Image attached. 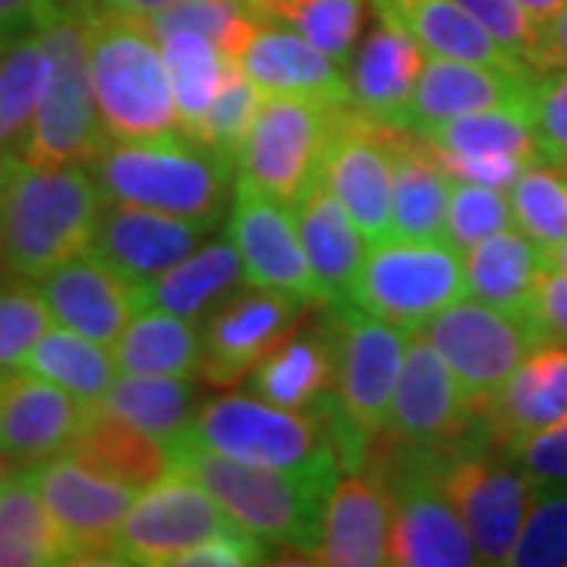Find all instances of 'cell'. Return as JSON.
Masks as SVG:
<instances>
[{"mask_svg":"<svg viewBox=\"0 0 567 567\" xmlns=\"http://www.w3.org/2000/svg\"><path fill=\"white\" fill-rule=\"evenodd\" d=\"M507 565L567 567V486L533 483L527 517Z\"/></svg>","mask_w":567,"mask_h":567,"instance_id":"obj_41","label":"cell"},{"mask_svg":"<svg viewBox=\"0 0 567 567\" xmlns=\"http://www.w3.org/2000/svg\"><path fill=\"white\" fill-rule=\"evenodd\" d=\"M524 316L536 324L543 341L567 344V271L546 265V271L533 287Z\"/></svg>","mask_w":567,"mask_h":567,"instance_id":"obj_51","label":"cell"},{"mask_svg":"<svg viewBox=\"0 0 567 567\" xmlns=\"http://www.w3.org/2000/svg\"><path fill=\"white\" fill-rule=\"evenodd\" d=\"M476 20L498 39V44L511 51L529 70H543L546 51V22H539L520 0H457Z\"/></svg>","mask_w":567,"mask_h":567,"instance_id":"obj_46","label":"cell"},{"mask_svg":"<svg viewBox=\"0 0 567 567\" xmlns=\"http://www.w3.org/2000/svg\"><path fill=\"white\" fill-rule=\"evenodd\" d=\"M394 502L382 480L360 476L357 470L341 476L324 505L322 536L309 555V565L375 567L388 565Z\"/></svg>","mask_w":567,"mask_h":567,"instance_id":"obj_24","label":"cell"},{"mask_svg":"<svg viewBox=\"0 0 567 567\" xmlns=\"http://www.w3.org/2000/svg\"><path fill=\"white\" fill-rule=\"evenodd\" d=\"M155 35L162 41L181 130L199 140L205 117L221 92L227 54L215 41L193 29H171V32H155Z\"/></svg>","mask_w":567,"mask_h":567,"instance_id":"obj_35","label":"cell"},{"mask_svg":"<svg viewBox=\"0 0 567 567\" xmlns=\"http://www.w3.org/2000/svg\"><path fill=\"white\" fill-rule=\"evenodd\" d=\"M262 99L265 95L249 82L237 58H227L221 92H218V99H215L208 117H205L199 140L208 142L212 148H218L221 155H227L230 162L237 164V152H240L246 133H249V126L259 114Z\"/></svg>","mask_w":567,"mask_h":567,"instance_id":"obj_45","label":"cell"},{"mask_svg":"<svg viewBox=\"0 0 567 567\" xmlns=\"http://www.w3.org/2000/svg\"><path fill=\"white\" fill-rule=\"evenodd\" d=\"M44 41V89L22 145V158L39 164H85L107 142L89 58L85 0H58L39 22Z\"/></svg>","mask_w":567,"mask_h":567,"instance_id":"obj_6","label":"cell"},{"mask_svg":"<svg viewBox=\"0 0 567 567\" xmlns=\"http://www.w3.org/2000/svg\"><path fill=\"white\" fill-rule=\"evenodd\" d=\"M268 546L262 539H256L246 529H227L212 539H205L196 548H189L177 565L181 567H246L265 565Z\"/></svg>","mask_w":567,"mask_h":567,"instance_id":"obj_50","label":"cell"},{"mask_svg":"<svg viewBox=\"0 0 567 567\" xmlns=\"http://www.w3.org/2000/svg\"><path fill=\"white\" fill-rule=\"evenodd\" d=\"M498 451H505L511 461H517L533 483L567 486V420Z\"/></svg>","mask_w":567,"mask_h":567,"instance_id":"obj_48","label":"cell"},{"mask_svg":"<svg viewBox=\"0 0 567 567\" xmlns=\"http://www.w3.org/2000/svg\"><path fill=\"white\" fill-rule=\"evenodd\" d=\"M148 22L155 32H171V29L203 32L227 58H237L246 35L259 22V13L252 10V0H174Z\"/></svg>","mask_w":567,"mask_h":567,"instance_id":"obj_42","label":"cell"},{"mask_svg":"<svg viewBox=\"0 0 567 567\" xmlns=\"http://www.w3.org/2000/svg\"><path fill=\"white\" fill-rule=\"evenodd\" d=\"M95 104L107 140H155L177 133L181 117L162 41L152 22L85 0Z\"/></svg>","mask_w":567,"mask_h":567,"instance_id":"obj_4","label":"cell"},{"mask_svg":"<svg viewBox=\"0 0 567 567\" xmlns=\"http://www.w3.org/2000/svg\"><path fill=\"white\" fill-rule=\"evenodd\" d=\"M420 334L439 350L476 410H483L488 398L505 385L529 350L546 344L527 316L495 309L483 300L451 303L432 316Z\"/></svg>","mask_w":567,"mask_h":567,"instance_id":"obj_11","label":"cell"},{"mask_svg":"<svg viewBox=\"0 0 567 567\" xmlns=\"http://www.w3.org/2000/svg\"><path fill=\"white\" fill-rule=\"evenodd\" d=\"M51 322L54 316L41 297L39 284L0 278V372L20 369Z\"/></svg>","mask_w":567,"mask_h":567,"instance_id":"obj_44","label":"cell"},{"mask_svg":"<svg viewBox=\"0 0 567 567\" xmlns=\"http://www.w3.org/2000/svg\"><path fill=\"white\" fill-rule=\"evenodd\" d=\"M464 265L470 297L524 316L533 287L546 271V256L543 246L529 240L524 230L507 227L464 252Z\"/></svg>","mask_w":567,"mask_h":567,"instance_id":"obj_32","label":"cell"},{"mask_svg":"<svg viewBox=\"0 0 567 567\" xmlns=\"http://www.w3.org/2000/svg\"><path fill=\"white\" fill-rule=\"evenodd\" d=\"M303 300L249 284L212 309L203 331V375L208 385L244 382L275 347L287 341L303 312Z\"/></svg>","mask_w":567,"mask_h":567,"instance_id":"obj_16","label":"cell"},{"mask_svg":"<svg viewBox=\"0 0 567 567\" xmlns=\"http://www.w3.org/2000/svg\"><path fill=\"white\" fill-rule=\"evenodd\" d=\"M104 196L85 164L0 162V278L39 281L92 249Z\"/></svg>","mask_w":567,"mask_h":567,"instance_id":"obj_1","label":"cell"},{"mask_svg":"<svg viewBox=\"0 0 567 567\" xmlns=\"http://www.w3.org/2000/svg\"><path fill=\"white\" fill-rule=\"evenodd\" d=\"M567 70V7L546 20V51H543V70Z\"/></svg>","mask_w":567,"mask_h":567,"instance_id":"obj_53","label":"cell"},{"mask_svg":"<svg viewBox=\"0 0 567 567\" xmlns=\"http://www.w3.org/2000/svg\"><path fill=\"white\" fill-rule=\"evenodd\" d=\"M99 406L164 445H174L199 410L193 379L167 375H117Z\"/></svg>","mask_w":567,"mask_h":567,"instance_id":"obj_33","label":"cell"},{"mask_svg":"<svg viewBox=\"0 0 567 567\" xmlns=\"http://www.w3.org/2000/svg\"><path fill=\"white\" fill-rule=\"evenodd\" d=\"M246 391L268 404L316 413L334 391V341L331 328L290 334L246 375Z\"/></svg>","mask_w":567,"mask_h":567,"instance_id":"obj_27","label":"cell"},{"mask_svg":"<svg viewBox=\"0 0 567 567\" xmlns=\"http://www.w3.org/2000/svg\"><path fill=\"white\" fill-rule=\"evenodd\" d=\"M495 447H507L567 420V344L546 341L517 365L483 406Z\"/></svg>","mask_w":567,"mask_h":567,"instance_id":"obj_25","label":"cell"},{"mask_svg":"<svg viewBox=\"0 0 567 567\" xmlns=\"http://www.w3.org/2000/svg\"><path fill=\"white\" fill-rule=\"evenodd\" d=\"M435 476L461 511L483 565H507L527 517L533 480L492 435L442 447Z\"/></svg>","mask_w":567,"mask_h":567,"instance_id":"obj_9","label":"cell"},{"mask_svg":"<svg viewBox=\"0 0 567 567\" xmlns=\"http://www.w3.org/2000/svg\"><path fill=\"white\" fill-rule=\"evenodd\" d=\"M404 130L372 121L357 104H338L328 133L322 181L344 203L369 244L391 237L394 145Z\"/></svg>","mask_w":567,"mask_h":567,"instance_id":"obj_14","label":"cell"},{"mask_svg":"<svg viewBox=\"0 0 567 567\" xmlns=\"http://www.w3.org/2000/svg\"><path fill=\"white\" fill-rule=\"evenodd\" d=\"M385 435L404 445L425 447L461 445L480 435H492L483 410L473 406L439 350L420 331H413L406 344Z\"/></svg>","mask_w":567,"mask_h":567,"instance_id":"obj_15","label":"cell"},{"mask_svg":"<svg viewBox=\"0 0 567 567\" xmlns=\"http://www.w3.org/2000/svg\"><path fill=\"white\" fill-rule=\"evenodd\" d=\"M439 162L445 164L451 181L483 183L492 189H511L514 183L527 174L536 162L517 158V155H457V152H435Z\"/></svg>","mask_w":567,"mask_h":567,"instance_id":"obj_49","label":"cell"},{"mask_svg":"<svg viewBox=\"0 0 567 567\" xmlns=\"http://www.w3.org/2000/svg\"><path fill=\"white\" fill-rule=\"evenodd\" d=\"M3 41H7V39H3ZM3 41H0V44H3Z\"/></svg>","mask_w":567,"mask_h":567,"instance_id":"obj_57","label":"cell"},{"mask_svg":"<svg viewBox=\"0 0 567 567\" xmlns=\"http://www.w3.org/2000/svg\"><path fill=\"white\" fill-rule=\"evenodd\" d=\"M435 152H457V155H517L527 162L543 164L529 107H488L473 111L451 121L435 123L416 133Z\"/></svg>","mask_w":567,"mask_h":567,"instance_id":"obj_38","label":"cell"},{"mask_svg":"<svg viewBox=\"0 0 567 567\" xmlns=\"http://www.w3.org/2000/svg\"><path fill=\"white\" fill-rule=\"evenodd\" d=\"M104 203L140 205L193 221H221L237 164L189 133L155 140H107L85 162Z\"/></svg>","mask_w":567,"mask_h":567,"instance_id":"obj_2","label":"cell"},{"mask_svg":"<svg viewBox=\"0 0 567 567\" xmlns=\"http://www.w3.org/2000/svg\"><path fill=\"white\" fill-rule=\"evenodd\" d=\"M520 3H524V7H527L529 13H533L539 22L551 20L555 13H561V10L567 7V0H520Z\"/></svg>","mask_w":567,"mask_h":567,"instance_id":"obj_55","label":"cell"},{"mask_svg":"<svg viewBox=\"0 0 567 567\" xmlns=\"http://www.w3.org/2000/svg\"><path fill=\"white\" fill-rule=\"evenodd\" d=\"M514 227V208L505 189H492L483 183L454 181L447 199L445 240L461 252H470L488 237Z\"/></svg>","mask_w":567,"mask_h":567,"instance_id":"obj_43","label":"cell"},{"mask_svg":"<svg viewBox=\"0 0 567 567\" xmlns=\"http://www.w3.org/2000/svg\"><path fill=\"white\" fill-rule=\"evenodd\" d=\"M334 107L300 95H265L237 152L234 183L293 208L312 183L322 181Z\"/></svg>","mask_w":567,"mask_h":567,"instance_id":"obj_10","label":"cell"},{"mask_svg":"<svg viewBox=\"0 0 567 567\" xmlns=\"http://www.w3.org/2000/svg\"><path fill=\"white\" fill-rule=\"evenodd\" d=\"M543 256H546L548 268H558V271H567V240H565V244L546 246V249H543Z\"/></svg>","mask_w":567,"mask_h":567,"instance_id":"obj_56","label":"cell"},{"mask_svg":"<svg viewBox=\"0 0 567 567\" xmlns=\"http://www.w3.org/2000/svg\"><path fill=\"white\" fill-rule=\"evenodd\" d=\"M167 454L171 470H181L208 488L237 527L262 539L265 546L297 548L309 561L322 536L324 505L341 476L246 464L189 442L167 445Z\"/></svg>","mask_w":567,"mask_h":567,"instance_id":"obj_3","label":"cell"},{"mask_svg":"<svg viewBox=\"0 0 567 567\" xmlns=\"http://www.w3.org/2000/svg\"><path fill=\"white\" fill-rule=\"evenodd\" d=\"M527 107L543 164L567 174V70H539Z\"/></svg>","mask_w":567,"mask_h":567,"instance_id":"obj_47","label":"cell"},{"mask_svg":"<svg viewBox=\"0 0 567 567\" xmlns=\"http://www.w3.org/2000/svg\"><path fill=\"white\" fill-rule=\"evenodd\" d=\"M215 224L193 221L140 205L104 203L92 252L111 262L130 281L145 284L193 256Z\"/></svg>","mask_w":567,"mask_h":567,"instance_id":"obj_20","label":"cell"},{"mask_svg":"<svg viewBox=\"0 0 567 567\" xmlns=\"http://www.w3.org/2000/svg\"><path fill=\"white\" fill-rule=\"evenodd\" d=\"M331 309L334 391L316 413L331 429L344 470L353 473L365 464L372 439L385 435L410 331L382 322L353 303H334Z\"/></svg>","mask_w":567,"mask_h":567,"instance_id":"obj_5","label":"cell"},{"mask_svg":"<svg viewBox=\"0 0 567 567\" xmlns=\"http://www.w3.org/2000/svg\"><path fill=\"white\" fill-rule=\"evenodd\" d=\"M464 252L447 240H401L385 237L369 244L347 303L382 322L420 331L432 316L464 300Z\"/></svg>","mask_w":567,"mask_h":567,"instance_id":"obj_8","label":"cell"},{"mask_svg":"<svg viewBox=\"0 0 567 567\" xmlns=\"http://www.w3.org/2000/svg\"><path fill=\"white\" fill-rule=\"evenodd\" d=\"M237 529L215 495L181 470H167L158 483L142 488L136 505L117 529V565H177L189 548Z\"/></svg>","mask_w":567,"mask_h":567,"instance_id":"obj_13","label":"cell"},{"mask_svg":"<svg viewBox=\"0 0 567 567\" xmlns=\"http://www.w3.org/2000/svg\"><path fill=\"white\" fill-rule=\"evenodd\" d=\"M39 290L54 324L107 347L117 344L123 328L142 309V284L130 281L92 249L41 275Z\"/></svg>","mask_w":567,"mask_h":567,"instance_id":"obj_18","label":"cell"},{"mask_svg":"<svg viewBox=\"0 0 567 567\" xmlns=\"http://www.w3.org/2000/svg\"><path fill=\"white\" fill-rule=\"evenodd\" d=\"M29 473L70 543L73 565H117V529L136 505L140 488L70 451L44 457Z\"/></svg>","mask_w":567,"mask_h":567,"instance_id":"obj_12","label":"cell"},{"mask_svg":"<svg viewBox=\"0 0 567 567\" xmlns=\"http://www.w3.org/2000/svg\"><path fill=\"white\" fill-rule=\"evenodd\" d=\"M244 281V259L234 240H215L199 246L193 256H186L158 278L142 284V309L152 306L199 324L212 316L215 306L237 293Z\"/></svg>","mask_w":567,"mask_h":567,"instance_id":"obj_28","label":"cell"},{"mask_svg":"<svg viewBox=\"0 0 567 567\" xmlns=\"http://www.w3.org/2000/svg\"><path fill=\"white\" fill-rule=\"evenodd\" d=\"M514 224L527 234L529 240L543 246L565 244L567 240V174L536 164L520 181L507 189Z\"/></svg>","mask_w":567,"mask_h":567,"instance_id":"obj_40","label":"cell"},{"mask_svg":"<svg viewBox=\"0 0 567 567\" xmlns=\"http://www.w3.org/2000/svg\"><path fill=\"white\" fill-rule=\"evenodd\" d=\"M177 442L208 447L246 464L309 473V476H341V454L334 435L319 413H300L268 404L262 398L227 394L196 410V420Z\"/></svg>","mask_w":567,"mask_h":567,"instance_id":"obj_7","label":"cell"},{"mask_svg":"<svg viewBox=\"0 0 567 567\" xmlns=\"http://www.w3.org/2000/svg\"><path fill=\"white\" fill-rule=\"evenodd\" d=\"M41 29H22L0 44V162L22 155L44 89Z\"/></svg>","mask_w":567,"mask_h":567,"instance_id":"obj_37","label":"cell"},{"mask_svg":"<svg viewBox=\"0 0 567 567\" xmlns=\"http://www.w3.org/2000/svg\"><path fill=\"white\" fill-rule=\"evenodd\" d=\"M95 404L41 379L29 369L0 372V454L10 461H44L80 439Z\"/></svg>","mask_w":567,"mask_h":567,"instance_id":"obj_19","label":"cell"},{"mask_svg":"<svg viewBox=\"0 0 567 567\" xmlns=\"http://www.w3.org/2000/svg\"><path fill=\"white\" fill-rule=\"evenodd\" d=\"M451 174L425 140L398 136L394 186H391V237L445 240Z\"/></svg>","mask_w":567,"mask_h":567,"instance_id":"obj_29","label":"cell"},{"mask_svg":"<svg viewBox=\"0 0 567 567\" xmlns=\"http://www.w3.org/2000/svg\"><path fill=\"white\" fill-rule=\"evenodd\" d=\"M227 234L244 259L246 284L278 290L303 303H319L290 205L262 196L249 186H237Z\"/></svg>","mask_w":567,"mask_h":567,"instance_id":"obj_17","label":"cell"},{"mask_svg":"<svg viewBox=\"0 0 567 567\" xmlns=\"http://www.w3.org/2000/svg\"><path fill=\"white\" fill-rule=\"evenodd\" d=\"M114 10H123V13H133V17H142V20H152L155 13H162L164 7H171L174 0H102Z\"/></svg>","mask_w":567,"mask_h":567,"instance_id":"obj_54","label":"cell"},{"mask_svg":"<svg viewBox=\"0 0 567 567\" xmlns=\"http://www.w3.org/2000/svg\"><path fill=\"white\" fill-rule=\"evenodd\" d=\"M58 0H0V41L39 25Z\"/></svg>","mask_w":567,"mask_h":567,"instance_id":"obj_52","label":"cell"},{"mask_svg":"<svg viewBox=\"0 0 567 567\" xmlns=\"http://www.w3.org/2000/svg\"><path fill=\"white\" fill-rule=\"evenodd\" d=\"M533 76L536 73L425 54L423 73L410 102L406 133L416 136L435 123L488 107H527Z\"/></svg>","mask_w":567,"mask_h":567,"instance_id":"obj_22","label":"cell"},{"mask_svg":"<svg viewBox=\"0 0 567 567\" xmlns=\"http://www.w3.org/2000/svg\"><path fill=\"white\" fill-rule=\"evenodd\" d=\"M20 369H29L41 379L61 385L85 404H102V398L121 375L111 347L76 334L63 324L48 328L41 334L39 344L29 350Z\"/></svg>","mask_w":567,"mask_h":567,"instance_id":"obj_36","label":"cell"},{"mask_svg":"<svg viewBox=\"0 0 567 567\" xmlns=\"http://www.w3.org/2000/svg\"><path fill=\"white\" fill-rule=\"evenodd\" d=\"M262 95H300L324 104H353L347 70L300 32L259 20L237 54Z\"/></svg>","mask_w":567,"mask_h":567,"instance_id":"obj_21","label":"cell"},{"mask_svg":"<svg viewBox=\"0 0 567 567\" xmlns=\"http://www.w3.org/2000/svg\"><path fill=\"white\" fill-rule=\"evenodd\" d=\"M293 218H297L300 244L306 249V262L316 281L319 303H347L357 271L369 252L363 230L357 227L344 203L331 193V186L324 181H316L300 196V203L293 205Z\"/></svg>","mask_w":567,"mask_h":567,"instance_id":"obj_26","label":"cell"},{"mask_svg":"<svg viewBox=\"0 0 567 567\" xmlns=\"http://www.w3.org/2000/svg\"><path fill=\"white\" fill-rule=\"evenodd\" d=\"M423 54L420 41L401 22L375 13L369 35L347 66L353 104L372 121L406 133L410 102L423 73Z\"/></svg>","mask_w":567,"mask_h":567,"instance_id":"obj_23","label":"cell"},{"mask_svg":"<svg viewBox=\"0 0 567 567\" xmlns=\"http://www.w3.org/2000/svg\"><path fill=\"white\" fill-rule=\"evenodd\" d=\"M73 565L70 543L51 517L29 470L0 476V567Z\"/></svg>","mask_w":567,"mask_h":567,"instance_id":"obj_30","label":"cell"},{"mask_svg":"<svg viewBox=\"0 0 567 567\" xmlns=\"http://www.w3.org/2000/svg\"><path fill=\"white\" fill-rule=\"evenodd\" d=\"M66 451L82 457V461H89V464H95L104 473L117 476L123 483L136 486L140 492L152 486V483H158L164 473L171 470V454H167L164 442L133 429L117 416H111L99 404H95L89 423L80 432V439Z\"/></svg>","mask_w":567,"mask_h":567,"instance_id":"obj_34","label":"cell"},{"mask_svg":"<svg viewBox=\"0 0 567 567\" xmlns=\"http://www.w3.org/2000/svg\"><path fill=\"white\" fill-rule=\"evenodd\" d=\"M196 328L199 324L174 312L152 306L140 309L111 347L121 375L196 379L203 369V334Z\"/></svg>","mask_w":567,"mask_h":567,"instance_id":"obj_31","label":"cell"},{"mask_svg":"<svg viewBox=\"0 0 567 567\" xmlns=\"http://www.w3.org/2000/svg\"><path fill=\"white\" fill-rule=\"evenodd\" d=\"M365 0H252L259 20L300 32L341 66H350L363 29Z\"/></svg>","mask_w":567,"mask_h":567,"instance_id":"obj_39","label":"cell"}]
</instances>
